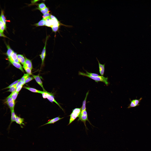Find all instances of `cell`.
Segmentation results:
<instances>
[{
	"mask_svg": "<svg viewBox=\"0 0 151 151\" xmlns=\"http://www.w3.org/2000/svg\"><path fill=\"white\" fill-rule=\"evenodd\" d=\"M122 91L117 90L115 94L114 102L112 106V113L104 130L103 134L99 137V139L104 151H111L115 139V116L117 105Z\"/></svg>",
	"mask_w": 151,
	"mask_h": 151,
	"instance_id": "6da1fadb",
	"label": "cell"
},
{
	"mask_svg": "<svg viewBox=\"0 0 151 151\" xmlns=\"http://www.w3.org/2000/svg\"><path fill=\"white\" fill-rule=\"evenodd\" d=\"M15 67L12 65L3 43L0 44V79L1 82L7 83L9 77L14 73Z\"/></svg>",
	"mask_w": 151,
	"mask_h": 151,
	"instance_id": "7a4b0ae2",
	"label": "cell"
},
{
	"mask_svg": "<svg viewBox=\"0 0 151 151\" xmlns=\"http://www.w3.org/2000/svg\"><path fill=\"white\" fill-rule=\"evenodd\" d=\"M16 115L19 125L16 134L21 144L22 145L26 142L28 136L34 129L26 119L22 113H17Z\"/></svg>",
	"mask_w": 151,
	"mask_h": 151,
	"instance_id": "3957f363",
	"label": "cell"
},
{
	"mask_svg": "<svg viewBox=\"0 0 151 151\" xmlns=\"http://www.w3.org/2000/svg\"><path fill=\"white\" fill-rule=\"evenodd\" d=\"M42 134L34 129L28 136L27 141L21 145L22 149L29 151H37L43 147Z\"/></svg>",
	"mask_w": 151,
	"mask_h": 151,
	"instance_id": "277c9868",
	"label": "cell"
},
{
	"mask_svg": "<svg viewBox=\"0 0 151 151\" xmlns=\"http://www.w3.org/2000/svg\"><path fill=\"white\" fill-rule=\"evenodd\" d=\"M114 56L112 51L106 48L102 50L94 58L88 60L86 63L92 67L113 64Z\"/></svg>",
	"mask_w": 151,
	"mask_h": 151,
	"instance_id": "5b68a950",
	"label": "cell"
},
{
	"mask_svg": "<svg viewBox=\"0 0 151 151\" xmlns=\"http://www.w3.org/2000/svg\"><path fill=\"white\" fill-rule=\"evenodd\" d=\"M95 12L96 19L93 20V22L97 24H106L116 18L113 11L109 7L97 9Z\"/></svg>",
	"mask_w": 151,
	"mask_h": 151,
	"instance_id": "8992f818",
	"label": "cell"
},
{
	"mask_svg": "<svg viewBox=\"0 0 151 151\" xmlns=\"http://www.w3.org/2000/svg\"><path fill=\"white\" fill-rule=\"evenodd\" d=\"M1 42L3 43L5 51L10 58L12 65L15 67L14 64L15 50L9 36L8 28L6 26L4 28L3 34Z\"/></svg>",
	"mask_w": 151,
	"mask_h": 151,
	"instance_id": "52a82bcc",
	"label": "cell"
},
{
	"mask_svg": "<svg viewBox=\"0 0 151 151\" xmlns=\"http://www.w3.org/2000/svg\"><path fill=\"white\" fill-rule=\"evenodd\" d=\"M128 48L122 52L114 54L113 64L128 69L131 65V58Z\"/></svg>",
	"mask_w": 151,
	"mask_h": 151,
	"instance_id": "ba28073f",
	"label": "cell"
},
{
	"mask_svg": "<svg viewBox=\"0 0 151 151\" xmlns=\"http://www.w3.org/2000/svg\"><path fill=\"white\" fill-rule=\"evenodd\" d=\"M97 24L101 27L106 34L110 36L124 29L122 27L121 22L116 18L108 23Z\"/></svg>",
	"mask_w": 151,
	"mask_h": 151,
	"instance_id": "9c48e42d",
	"label": "cell"
},
{
	"mask_svg": "<svg viewBox=\"0 0 151 151\" xmlns=\"http://www.w3.org/2000/svg\"><path fill=\"white\" fill-rule=\"evenodd\" d=\"M42 141L43 146L46 151H63L57 138L46 136L43 138Z\"/></svg>",
	"mask_w": 151,
	"mask_h": 151,
	"instance_id": "30bf717a",
	"label": "cell"
},
{
	"mask_svg": "<svg viewBox=\"0 0 151 151\" xmlns=\"http://www.w3.org/2000/svg\"><path fill=\"white\" fill-rule=\"evenodd\" d=\"M122 29L120 31L112 35L109 36L107 40L106 43L107 48L112 51L115 47L122 43L125 42L124 40L126 39L124 35Z\"/></svg>",
	"mask_w": 151,
	"mask_h": 151,
	"instance_id": "8fae6325",
	"label": "cell"
},
{
	"mask_svg": "<svg viewBox=\"0 0 151 151\" xmlns=\"http://www.w3.org/2000/svg\"><path fill=\"white\" fill-rule=\"evenodd\" d=\"M1 91H2L7 92L11 93H17L7 83H4L1 82Z\"/></svg>",
	"mask_w": 151,
	"mask_h": 151,
	"instance_id": "7c38bea8",
	"label": "cell"
},
{
	"mask_svg": "<svg viewBox=\"0 0 151 151\" xmlns=\"http://www.w3.org/2000/svg\"><path fill=\"white\" fill-rule=\"evenodd\" d=\"M98 1H81V2L78 3V6L80 8L84 9L87 8L96 2Z\"/></svg>",
	"mask_w": 151,
	"mask_h": 151,
	"instance_id": "4fadbf2b",
	"label": "cell"
},
{
	"mask_svg": "<svg viewBox=\"0 0 151 151\" xmlns=\"http://www.w3.org/2000/svg\"><path fill=\"white\" fill-rule=\"evenodd\" d=\"M63 151H77L74 149L68 146L64 142H63Z\"/></svg>",
	"mask_w": 151,
	"mask_h": 151,
	"instance_id": "5bb4252c",
	"label": "cell"
},
{
	"mask_svg": "<svg viewBox=\"0 0 151 151\" xmlns=\"http://www.w3.org/2000/svg\"><path fill=\"white\" fill-rule=\"evenodd\" d=\"M22 151H29L27 150H25V149H22Z\"/></svg>",
	"mask_w": 151,
	"mask_h": 151,
	"instance_id": "9a60e30c",
	"label": "cell"
}]
</instances>
